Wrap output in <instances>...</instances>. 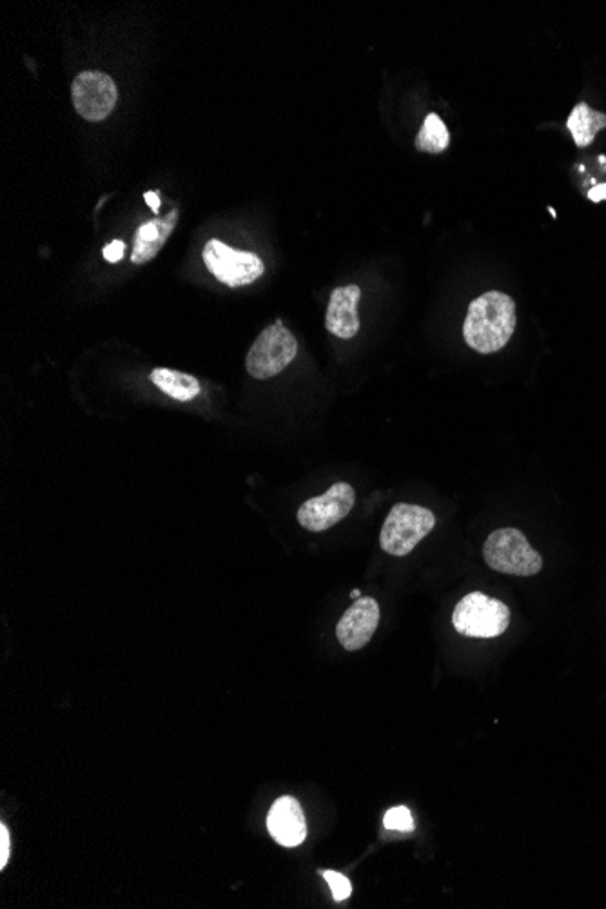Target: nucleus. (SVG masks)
<instances>
[{
  "label": "nucleus",
  "instance_id": "21",
  "mask_svg": "<svg viewBox=\"0 0 606 909\" xmlns=\"http://www.w3.org/2000/svg\"><path fill=\"white\" fill-rule=\"evenodd\" d=\"M143 199H146L149 207L155 211V213L161 211V199H159V193H155V191H148V193L143 194Z\"/></svg>",
  "mask_w": 606,
  "mask_h": 909
},
{
  "label": "nucleus",
  "instance_id": "10",
  "mask_svg": "<svg viewBox=\"0 0 606 909\" xmlns=\"http://www.w3.org/2000/svg\"><path fill=\"white\" fill-rule=\"evenodd\" d=\"M267 828L276 843L286 848H296L307 837V822L302 805L294 797H280L270 808Z\"/></svg>",
  "mask_w": 606,
  "mask_h": 909
},
{
  "label": "nucleus",
  "instance_id": "12",
  "mask_svg": "<svg viewBox=\"0 0 606 909\" xmlns=\"http://www.w3.org/2000/svg\"><path fill=\"white\" fill-rule=\"evenodd\" d=\"M178 222V211L173 210L162 220H151L138 227L135 235V248H132L131 262L135 265L148 264L161 253L166 245L167 238L172 237Z\"/></svg>",
  "mask_w": 606,
  "mask_h": 909
},
{
  "label": "nucleus",
  "instance_id": "3",
  "mask_svg": "<svg viewBox=\"0 0 606 909\" xmlns=\"http://www.w3.org/2000/svg\"><path fill=\"white\" fill-rule=\"evenodd\" d=\"M483 557L492 570L529 578L541 572L543 557L530 546L529 540L518 529L494 530L483 546Z\"/></svg>",
  "mask_w": 606,
  "mask_h": 909
},
{
  "label": "nucleus",
  "instance_id": "18",
  "mask_svg": "<svg viewBox=\"0 0 606 909\" xmlns=\"http://www.w3.org/2000/svg\"><path fill=\"white\" fill-rule=\"evenodd\" d=\"M10 855H12V841H10V830L7 824H0V870L7 868L10 862Z\"/></svg>",
  "mask_w": 606,
  "mask_h": 909
},
{
  "label": "nucleus",
  "instance_id": "14",
  "mask_svg": "<svg viewBox=\"0 0 606 909\" xmlns=\"http://www.w3.org/2000/svg\"><path fill=\"white\" fill-rule=\"evenodd\" d=\"M151 381L162 392H166L167 396H172L173 400H178V402H191L202 391L200 381L194 376L186 375L180 370L155 369L151 373Z\"/></svg>",
  "mask_w": 606,
  "mask_h": 909
},
{
  "label": "nucleus",
  "instance_id": "11",
  "mask_svg": "<svg viewBox=\"0 0 606 909\" xmlns=\"http://www.w3.org/2000/svg\"><path fill=\"white\" fill-rule=\"evenodd\" d=\"M362 291L358 286L338 287L331 294L327 307V331L342 340H351L359 331L358 302Z\"/></svg>",
  "mask_w": 606,
  "mask_h": 909
},
{
  "label": "nucleus",
  "instance_id": "6",
  "mask_svg": "<svg viewBox=\"0 0 606 909\" xmlns=\"http://www.w3.org/2000/svg\"><path fill=\"white\" fill-rule=\"evenodd\" d=\"M204 262L211 275L229 287H242L264 275V262L256 254L237 251L218 240H211L204 248Z\"/></svg>",
  "mask_w": 606,
  "mask_h": 909
},
{
  "label": "nucleus",
  "instance_id": "22",
  "mask_svg": "<svg viewBox=\"0 0 606 909\" xmlns=\"http://www.w3.org/2000/svg\"><path fill=\"white\" fill-rule=\"evenodd\" d=\"M351 597H353V599H359V597H362V592H359V590H353V592H351Z\"/></svg>",
  "mask_w": 606,
  "mask_h": 909
},
{
  "label": "nucleus",
  "instance_id": "9",
  "mask_svg": "<svg viewBox=\"0 0 606 909\" xmlns=\"http://www.w3.org/2000/svg\"><path fill=\"white\" fill-rule=\"evenodd\" d=\"M380 623V605L373 597H359L345 610L337 627L338 641L349 652L362 651L375 637Z\"/></svg>",
  "mask_w": 606,
  "mask_h": 909
},
{
  "label": "nucleus",
  "instance_id": "5",
  "mask_svg": "<svg viewBox=\"0 0 606 909\" xmlns=\"http://www.w3.org/2000/svg\"><path fill=\"white\" fill-rule=\"evenodd\" d=\"M296 354V338L281 321H276L256 338L245 358V369L256 380H269L280 375Z\"/></svg>",
  "mask_w": 606,
  "mask_h": 909
},
{
  "label": "nucleus",
  "instance_id": "2",
  "mask_svg": "<svg viewBox=\"0 0 606 909\" xmlns=\"http://www.w3.org/2000/svg\"><path fill=\"white\" fill-rule=\"evenodd\" d=\"M452 624L459 634L467 637L492 640L505 634L510 624V610L503 601L494 599L483 592H472L465 595L454 608Z\"/></svg>",
  "mask_w": 606,
  "mask_h": 909
},
{
  "label": "nucleus",
  "instance_id": "7",
  "mask_svg": "<svg viewBox=\"0 0 606 909\" xmlns=\"http://www.w3.org/2000/svg\"><path fill=\"white\" fill-rule=\"evenodd\" d=\"M356 494L349 483H334L321 496L311 497L298 510V521L311 532H324L348 518L353 510Z\"/></svg>",
  "mask_w": 606,
  "mask_h": 909
},
{
  "label": "nucleus",
  "instance_id": "17",
  "mask_svg": "<svg viewBox=\"0 0 606 909\" xmlns=\"http://www.w3.org/2000/svg\"><path fill=\"white\" fill-rule=\"evenodd\" d=\"M320 873L326 879L327 884L331 886L332 898L337 902H342L345 898L351 897L353 886H351V881H349L348 876L338 873V871H320Z\"/></svg>",
  "mask_w": 606,
  "mask_h": 909
},
{
  "label": "nucleus",
  "instance_id": "19",
  "mask_svg": "<svg viewBox=\"0 0 606 909\" xmlns=\"http://www.w3.org/2000/svg\"><path fill=\"white\" fill-rule=\"evenodd\" d=\"M124 253H126V243L122 242V240H113V242L108 243L105 245L104 251V258L111 264H116V262H121L124 258Z\"/></svg>",
  "mask_w": 606,
  "mask_h": 909
},
{
  "label": "nucleus",
  "instance_id": "4",
  "mask_svg": "<svg viewBox=\"0 0 606 909\" xmlns=\"http://www.w3.org/2000/svg\"><path fill=\"white\" fill-rule=\"evenodd\" d=\"M434 525V514L429 508L397 503L381 529V548L391 556H407L418 546L419 541L432 532Z\"/></svg>",
  "mask_w": 606,
  "mask_h": 909
},
{
  "label": "nucleus",
  "instance_id": "13",
  "mask_svg": "<svg viewBox=\"0 0 606 909\" xmlns=\"http://www.w3.org/2000/svg\"><path fill=\"white\" fill-rule=\"evenodd\" d=\"M567 127L568 131L572 132L573 142L578 148H589L590 143L594 142L595 135L605 129L606 115L581 102L568 116Z\"/></svg>",
  "mask_w": 606,
  "mask_h": 909
},
{
  "label": "nucleus",
  "instance_id": "15",
  "mask_svg": "<svg viewBox=\"0 0 606 909\" xmlns=\"http://www.w3.org/2000/svg\"><path fill=\"white\" fill-rule=\"evenodd\" d=\"M451 143V135L446 129L445 122L441 121L435 113H430L425 118L424 127L419 129L416 138V148L424 153H443Z\"/></svg>",
  "mask_w": 606,
  "mask_h": 909
},
{
  "label": "nucleus",
  "instance_id": "20",
  "mask_svg": "<svg viewBox=\"0 0 606 909\" xmlns=\"http://www.w3.org/2000/svg\"><path fill=\"white\" fill-rule=\"evenodd\" d=\"M589 199L592 202H603V200H606V184H597L595 188L590 189Z\"/></svg>",
  "mask_w": 606,
  "mask_h": 909
},
{
  "label": "nucleus",
  "instance_id": "8",
  "mask_svg": "<svg viewBox=\"0 0 606 909\" xmlns=\"http://www.w3.org/2000/svg\"><path fill=\"white\" fill-rule=\"evenodd\" d=\"M72 99L75 110L84 121L102 122L115 110L118 93L110 75L84 72L73 83Z\"/></svg>",
  "mask_w": 606,
  "mask_h": 909
},
{
  "label": "nucleus",
  "instance_id": "1",
  "mask_svg": "<svg viewBox=\"0 0 606 909\" xmlns=\"http://www.w3.org/2000/svg\"><path fill=\"white\" fill-rule=\"evenodd\" d=\"M516 324L518 316L513 298L505 292H485L470 303L464 324L465 342L476 353H497L513 338Z\"/></svg>",
  "mask_w": 606,
  "mask_h": 909
},
{
  "label": "nucleus",
  "instance_id": "16",
  "mask_svg": "<svg viewBox=\"0 0 606 909\" xmlns=\"http://www.w3.org/2000/svg\"><path fill=\"white\" fill-rule=\"evenodd\" d=\"M383 824H386L387 830H392V832H413L414 830L413 816L405 806H396V808L387 811Z\"/></svg>",
  "mask_w": 606,
  "mask_h": 909
}]
</instances>
